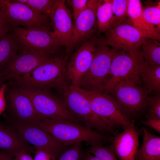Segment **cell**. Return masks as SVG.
Returning <instances> with one entry per match:
<instances>
[{
  "label": "cell",
  "instance_id": "20",
  "mask_svg": "<svg viewBox=\"0 0 160 160\" xmlns=\"http://www.w3.org/2000/svg\"><path fill=\"white\" fill-rule=\"evenodd\" d=\"M143 7L139 0H128V16L133 25L141 31L148 38L160 41V30L147 22L142 14Z\"/></svg>",
  "mask_w": 160,
  "mask_h": 160
},
{
  "label": "cell",
  "instance_id": "15",
  "mask_svg": "<svg viewBox=\"0 0 160 160\" xmlns=\"http://www.w3.org/2000/svg\"><path fill=\"white\" fill-rule=\"evenodd\" d=\"M66 1L56 0L50 15V24L60 46L66 48L68 55L72 48V39L74 30L72 14L66 5Z\"/></svg>",
  "mask_w": 160,
  "mask_h": 160
},
{
  "label": "cell",
  "instance_id": "7",
  "mask_svg": "<svg viewBox=\"0 0 160 160\" xmlns=\"http://www.w3.org/2000/svg\"><path fill=\"white\" fill-rule=\"evenodd\" d=\"M0 14L11 28L36 27L50 31L52 28L49 17L36 12L16 0H0Z\"/></svg>",
  "mask_w": 160,
  "mask_h": 160
},
{
  "label": "cell",
  "instance_id": "19",
  "mask_svg": "<svg viewBox=\"0 0 160 160\" xmlns=\"http://www.w3.org/2000/svg\"><path fill=\"white\" fill-rule=\"evenodd\" d=\"M22 150L33 153L35 149L10 124L0 121V151L12 157Z\"/></svg>",
  "mask_w": 160,
  "mask_h": 160
},
{
  "label": "cell",
  "instance_id": "5",
  "mask_svg": "<svg viewBox=\"0 0 160 160\" xmlns=\"http://www.w3.org/2000/svg\"><path fill=\"white\" fill-rule=\"evenodd\" d=\"M109 92L122 113L131 121L148 108L147 99L149 94L147 89L129 80L120 81Z\"/></svg>",
  "mask_w": 160,
  "mask_h": 160
},
{
  "label": "cell",
  "instance_id": "34",
  "mask_svg": "<svg viewBox=\"0 0 160 160\" xmlns=\"http://www.w3.org/2000/svg\"><path fill=\"white\" fill-rule=\"evenodd\" d=\"M141 123L143 125L149 127L160 133V119H148L142 120Z\"/></svg>",
  "mask_w": 160,
  "mask_h": 160
},
{
  "label": "cell",
  "instance_id": "10",
  "mask_svg": "<svg viewBox=\"0 0 160 160\" xmlns=\"http://www.w3.org/2000/svg\"><path fill=\"white\" fill-rule=\"evenodd\" d=\"M56 55L27 49L21 46L18 52L0 71V76L4 81L16 80Z\"/></svg>",
  "mask_w": 160,
  "mask_h": 160
},
{
  "label": "cell",
  "instance_id": "9",
  "mask_svg": "<svg viewBox=\"0 0 160 160\" xmlns=\"http://www.w3.org/2000/svg\"><path fill=\"white\" fill-rule=\"evenodd\" d=\"M8 84L5 92L6 108L10 123L33 125L41 119L36 113L31 99L21 88Z\"/></svg>",
  "mask_w": 160,
  "mask_h": 160
},
{
  "label": "cell",
  "instance_id": "25",
  "mask_svg": "<svg viewBox=\"0 0 160 160\" xmlns=\"http://www.w3.org/2000/svg\"><path fill=\"white\" fill-rule=\"evenodd\" d=\"M157 39L146 38L140 46L145 62L148 64L160 65V43Z\"/></svg>",
  "mask_w": 160,
  "mask_h": 160
},
{
  "label": "cell",
  "instance_id": "35",
  "mask_svg": "<svg viewBox=\"0 0 160 160\" xmlns=\"http://www.w3.org/2000/svg\"><path fill=\"white\" fill-rule=\"evenodd\" d=\"M12 157V160H34L31 153L25 150L16 153Z\"/></svg>",
  "mask_w": 160,
  "mask_h": 160
},
{
  "label": "cell",
  "instance_id": "2",
  "mask_svg": "<svg viewBox=\"0 0 160 160\" xmlns=\"http://www.w3.org/2000/svg\"><path fill=\"white\" fill-rule=\"evenodd\" d=\"M68 55L57 54L29 73L15 81L22 87L49 90L51 88L63 90L68 86L66 72Z\"/></svg>",
  "mask_w": 160,
  "mask_h": 160
},
{
  "label": "cell",
  "instance_id": "36",
  "mask_svg": "<svg viewBox=\"0 0 160 160\" xmlns=\"http://www.w3.org/2000/svg\"><path fill=\"white\" fill-rule=\"evenodd\" d=\"M8 84H4L0 87V115L5 111L6 108V101L5 92Z\"/></svg>",
  "mask_w": 160,
  "mask_h": 160
},
{
  "label": "cell",
  "instance_id": "26",
  "mask_svg": "<svg viewBox=\"0 0 160 160\" xmlns=\"http://www.w3.org/2000/svg\"><path fill=\"white\" fill-rule=\"evenodd\" d=\"M39 14L50 17L56 0H16Z\"/></svg>",
  "mask_w": 160,
  "mask_h": 160
},
{
  "label": "cell",
  "instance_id": "31",
  "mask_svg": "<svg viewBox=\"0 0 160 160\" xmlns=\"http://www.w3.org/2000/svg\"><path fill=\"white\" fill-rule=\"evenodd\" d=\"M148 111L146 115L147 119H160V94H155L154 96L149 97L147 99Z\"/></svg>",
  "mask_w": 160,
  "mask_h": 160
},
{
  "label": "cell",
  "instance_id": "24",
  "mask_svg": "<svg viewBox=\"0 0 160 160\" xmlns=\"http://www.w3.org/2000/svg\"><path fill=\"white\" fill-rule=\"evenodd\" d=\"M112 0H98L96 21L99 32L105 33L111 27L113 19Z\"/></svg>",
  "mask_w": 160,
  "mask_h": 160
},
{
  "label": "cell",
  "instance_id": "13",
  "mask_svg": "<svg viewBox=\"0 0 160 160\" xmlns=\"http://www.w3.org/2000/svg\"><path fill=\"white\" fill-rule=\"evenodd\" d=\"M105 33L100 42L118 52L137 48L148 38L133 25L126 23L112 26Z\"/></svg>",
  "mask_w": 160,
  "mask_h": 160
},
{
  "label": "cell",
  "instance_id": "4",
  "mask_svg": "<svg viewBox=\"0 0 160 160\" xmlns=\"http://www.w3.org/2000/svg\"><path fill=\"white\" fill-rule=\"evenodd\" d=\"M145 61L140 47L127 51H119L113 59L102 92L108 93L120 81H130L142 86L139 76L140 67Z\"/></svg>",
  "mask_w": 160,
  "mask_h": 160
},
{
  "label": "cell",
  "instance_id": "14",
  "mask_svg": "<svg viewBox=\"0 0 160 160\" xmlns=\"http://www.w3.org/2000/svg\"><path fill=\"white\" fill-rule=\"evenodd\" d=\"M9 124L35 150H41L54 155L57 159L69 147L66 146L44 130L33 125L23 123Z\"/></svg>",
  "mask_w": 160,
  "mask_h": 160
},
{
  "label": "cell",
  "instance_id": "16",
  "mask_svg": "<svg viewBox=\"0 0 160 160\" xmlns=\"http://www.w3.org/2000/svg\"><path fill=\"white\" fill-rule=\"evenodd\" d=\"M101 37H95L83 42L67 63L66 74L71 85L79 87L81 80L88 70L92 63L95 45Z\"/></svg>",
  "mask_w": 160,
  "mask_h": 160
},
{
  "label": "cell",
  "instance_id": "6",
  "mask_svg": "<svg viewBox=\"0 0 160 160\" xmlns=\"http://www.w3.org/2000/svg\"><path fill=\"white\" fill-rule=\"evenodd\" d=\"M119 52L104 44L97 43L90 66L82 78L79 87L102 92L112 61Z\"/></svg>",
  "mask_w": 160,
  "mask_h": 160
},
{
  "label": "cell",
  "instance_id": "40",
  "mask_svg": "<svg viewBox=\"0 0 160 160\" xmlns=\"http://www.w3.org/2000/svg\"><path fill=\"white\" fill-rule=\"evenodd\" d=\"M4 82L2 78L0 76V87L4 84Z\"/></svg>",
  "mask_w": 160,
  "mask_h": 160
},
{
  "label": "cell",
  "instance_id": "17",
  "mask_svg": "<svg viewBox=\"0 0 160 160\" xmlns=\"http://www.w3.org/2000/svg\"><path fill=\"white\" fill-rule=\"evenodd\" d=\"M98 1L88 0L86 8L79 15L73 22L72 47L91 38L97 37L96 34L98 29L96 12Z\"/></svg>",
  "mask_w": 160,
  "mask_h": 160
},
{
  "label": "cell",
  "instance_id": "28",
  "mask_svg": "<svg viewBox=\"0 0 160 160\" xmlns=\"http://www.w3.org/2000/svg\"><path fill=\"white\" fill-rule=\"evenodd\" d=\"M88 152L100 160H118L111 145H91Z\"/></svg>",
  "mask_w": 160,
  "mask_h": 160
},
{
  "label": "cell",
  "instance_id": "12",
  "mask_svg": "<svg viewBox=\"0 0 160 160\" xmlns=\"http://www.w3.org/2000/svg\"><path fill=\"white\" fill-rule=\"evenodd\" d=\"M12 29L20 44L23 47L55 54H59L60 46L53 31L36 27L21 26Z\"/></svg>",
  "mask_w": 160,
  "mask_h": 160
},
{
  "label": "cell",
  "instance_id": "39",
  "mask_svg": "<svg viewBox=\"0 0 160 160\" xmlns=\"http://www.w3.org/2000/svg\"><path fill=\"white\" fill-rule=\"evenodd\" d=\"M0 160H12V157L6 152L0 151Z\"/></svg>",
  "mask_w": 160,
  "mask_h": 160
},
{
  "label": "cell",
  "instance_id": "11",
  "mask_svg": "<svg viewBox=\"0 0 160 160\" xmlns=\"http://www.w3.org/2000/svg\"><path fill=\"white\" fill-rule=\"evenodd\" d=\"M20 87L30 97L36 113L41 119L46 118L67 119L79 122L66 108L62 100L52 94L49 90Z\"/></svg>",
  "mask_w": 160,
  "mask_h": 160
},
{
  "label": "cell",
  "instance_id": "32",
  "mask_svg": "<svg viewBox=\"0 0 160 160\" xmlns=\"http://www.w3.org/2000/svg\"><path fill=\"white\" fill-rule=\"evenodd\" d=\"M66 1L73 9L72 14L73 22L79 15L87 7L88 0H68Z\"/></svg>",
  "mask_w": 160,
  "mask_h": 160
},
{
  "label": "cell",
  "instance_id": "38",
  "mask_svg": "<svg viewBox=\"0 0 160 160\" xmlns=\"http://www.w3.org/2000/svg\"><path fill=\"white\" fill-rule=\"evenodd\" d=\"M83 160H100L88 151L84 154Z\"/></svg>",
  "mask_w": 160,
  "mask_h": 160
},
{
  "label": "cell",
  "instance_id": "33",
  "mask_svg": "<svg viewBox=\"0 0 160 160\" xmlns=\"http://www.w3.org/2000/svg\"><path fill=\"white\" fill-rule=\"evenodd\" d=\"M34 153V160H57L54 155L45 151L35 150Z\"/></svg>",
  "mask_w": 160,
  "mask_h": 160
},
{
  "label": "cell",
  "instance_id": "37",
  "mask_svg": "<svg viewBox=\"0 0 160 160\" xmlns=\"http://www.w3.org/2000/svg\"><path fill=\"white\" fill-rule=\"evenodd\" d=\"M11 31L12 28L7 23L0 14V39L7 33Z\"/></svg>",
  "mask_w": 160,
  "mask_h": 160
},
{
  "label": "cell",
  "instance_id": "29",
  "mask_svg": "<svg viewBox=\"0 0 160 160\" xmlns=\"http://www.w3.org/2000/svg\"><path fill=\"white\" fill-rule=\"evenodd\" d=\"M143 17L148 23L160 29V6H151L143 8Z\"/></svg>",
  "mask_w": 160,
  "mask_h": 160
},
{
  "label": "cell",
  "instance_id": "22",
  "mask_svg": "<svg viewBox=\"0 0 160 160\" xmlns=\"http://www.w3.org/2000/svg\"><path fill=\"white\" fill-rule=\"evenodd\" d=\"M139 76L142 86L151 93H160V65L143 62L140 69Z\"/></svg>",
  "mask_w": 160,
  "mask_h": 160
},
{
  "label": "cell",
  "instance_id": "18",
  "mask_svg": "<svg viewBox=\"0 0 160 160\" xmlns=\"http://www.w3.org/2000/svg\"><path fill=\"white\" fill-rule=\"evenodd\" d=\"M140 131L134 120L121 133H116L111 142L114 153L119 160H134L139 149Z\"/></svg>",
  "mask_w": 160,
  "mask_h": 160
},
{
  "label": "cell",
  "instance_id": "21",
  "mask_svg": "<svg viewBox=\"0 0 160 160\" xmlns=\"http://www.w3.org/2000/svg\"><path fill=\"white\" fill-rule=\"evenodd\" d=\"M143 142L134 160H160V137L143 126L140 131Z\"/></svg>",
  "mask_w": 160,
  "mask_h": 160
},
{
  "label": "cell",
  "instance_id": "1",
  "mask_svg": "<svg viewBox=\"0 0 160 160\" xmlns=\"http://www.w3.org/2000/svg\"><path fill=\"white\" fill-rule=\"evenodd\" d=\"M33 125L44 130L68 147L83 141L91 146L103 145L111 142L113 137L69 119H43Z\"/></svg>",
  "mask_w": 160,
  "mask_h": 160
},
{
  "label": "cell",
  "instance_id": "8",
  "mask_svg": "<svg viewBox=\"0 0 160 160\" xmlns=\"http://www.w3.org/2000/svg\"><path fill=\"white\" fill-rule=\"evenodd\" d=\"M73 87L87 99L93 112L113 127H121L124 130L131 124V121L122 113L115 100L108 93Z\"/></svg>",
  "mask_w": 160,
  "mask_h": 160
},
{
  "label": "cell",
  "instance_id": "30",
  "mask_svg": "<svg viewBox=\"0 0 160 160\" xmlns=\"http://www.w3.org/2000/svg\"><path fill=\"white\" fill-rule=\"evenodd\" d=\"M84 155L82 142H79L66 150L57 160H83Z\"/></svg>",
  "mask_w": 160,
  "mask_h": 160
},
{
  "label": "cell",
  "instance_id": "23",
  "mask_svg": "<svg viewBox=\"0 0 160 160\" xmlns=\"http://www.w3.org/2000/svg\"><path fill=\"white\" fill-rule=\"evenodd\" d=\"M21 46L12 31L0 39V71L18 52Z\"/></svg>",
  "mask_w": 160,
  "mask_h": 160
},
{
  "label": "cell",
  "instance_id": "3",
  "mask_svg": "<svg viewBox=\"0 0 160 160\" xmlns=\"http://www.w3.org/2000/svg\"><path fill=\"white\" fill-rule=\"evenodd\" d=\"M63 90V104L78 121L104 135L115 136L116 134L113 127L93 112L87 99L73 86L68 85Z\"/></svg>",
  "mask_w": 160,
  "mask_h": 160
},
{
  "label": "cell",
  "instance_id": "27",
  "mask_svg": "<svg viewBox=\"0 0 160 160\" xmlns=\"http://www.w3.org/2000/svg\"><path fill=\"white\" fill-rule=\"evenodd\" d=\"M111 26L125 23L128 16V0H112Z\"/></svg>",
  "mask_w": 160,
  "mask_h": 160
}]
</instances>
